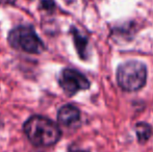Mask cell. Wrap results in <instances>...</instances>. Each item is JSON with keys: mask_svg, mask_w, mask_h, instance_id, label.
<instances>
[{"mask_svg": "<svg viewBox=\"0 0 153 152\" xmlns=\"http://www.w3.org/2000/svg\"><path fill=\"white\" fill-rule=\"evenodd\" d=\"M24 132L28 140L39 147H49L56 144L61 139L59 126L48 118L32 116L24 123Z\"/></svg>", "mask_w": 153, "mask_h": 152, "instance_id": "cell-1", "label": "cell"}, {"mask_svg": "<svg viewBox=\"0 0 153 152\" xmlns=\"http://www.w3.org/2000/svg\"><path fill=\"white\" fill-rule=\"evenodd\" d=\"M147 80V68L142 62L128 61L119 66L117 81L120 87L126 92L141 90Z\"/></svg>", "mask_w": 153, "mask_h": 152, "instance_id": "cell-2", "label": "cell"}, {"mask_svg": "<svg viewBox=\"0 0 153 152\" xmlns=\"http://www.w3.org/2000/svg\"><path fill=\"white\" fill-rule=\"evenodd\" d=\"M8 43L14 49L31 54H40L45 50L43 41L31 26H18L8 33Z\"/></svg>", "mask_w": 153, "mask_h": 152, "instance_id": "cell-3", "label": "cell"}, {"mask_svg": "<svg viewBox=\"0 0 153 152\" xmlns=\"http://www.w3.org/2000/svg\"><path fill=\"white\" fill-rule=\"evenodd\" d=\"M59 83L68 96H74L79 91L88 90L90 87L89 79L79 71L71 68L62 70L59 78Z\"/></svg>", "mask_w": 153, "mask_h": 152, "instance_id": "cell-4", "label": "cell"}, {"mask_svg": "<svg viewBox=\"0 0 153 152\" xmlns=\"http://www.w3.org/2000/svg\"><path fill=\"white\" fill-rule=\"evenodd\" d=\"M80 119V112L76 106L72 104H66L59 108L57 113V120L59 124L70 127V126L76 124Z\"/></svg>", "mask_w": 153, "mask_h": 152, "instance_id": "cell-5", "label": "cell"}, {"mask_svg": "<svg viewBox=\"0 0 153 152\" xmlns=\"http://www.w3.org/2000/svg\"><path fill=\"white\" fill-rule=\"evenodd\" d=\"M71 33H72L73 39H74L75 47L77 49L78 55L82 59H88V39L82 36L75 27L71 28Z\"/></svg>", "mask_w": 153, "mask_h": 152, "instance_id": "cell-6", "label": "cell"}, {"mask_svg": "<svg viewBox=\"0 0 153 152\" xmlns=\"http://www.w3.org/2000/svg\"><path fill=\"white\" fill-rule=\"evenodd\" d=\"M135 132H137V141L143 144V143H145L146 141H148L150 139V136L152 134V128L149 124L142 122V123L137 124Z\"/></svg>", "mask_w": 153, "mask_h": 152, "instance_id": "cell-7", "label": "cell"}, {"mask_svg": "<svg viewBox=\"0 0 153 152\" xmlns=\"http://www.w3.org/2000/svg\"><path fill=\"white\" fill-rule=\"evenodd\" d=\"M15 0H0V4H10L13 3Z\"/></svg>", "mask_w": 153, "mask_h": 152, "instance_id": "cell-8", "label": "cell"}, {"mask_svg": "<svg viewBox=\"0 0 153 152\" xmlns=\"http://www.w3.org/2000/svg\"><path fill=\"white\" fill-rule=\"evenodd\" d=\"M73 152H88V151H80V150H78V151H73Z\"/></svg>", "mask_w": 153, "mask_h": 152, "instance_id": "cell-9", "label": "cell"}]
</instances>
